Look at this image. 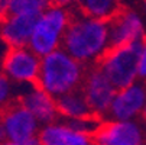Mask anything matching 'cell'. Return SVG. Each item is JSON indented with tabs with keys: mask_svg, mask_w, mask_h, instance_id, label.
<instances>
[{
	"mask_svg": "<svg viewBox=\"0 0 146 145\" xmlns=\"http://www.w3.org/2000/svg\"><path fill=\"white\" fill-rule=\"evenodd\" d=\"M54 99H55L58 115L64 116L67 119H82V118L100 116L91 110V108L88 106V103L84 97V93L81 92L80 87Z\"/></svg>",
	"mask_w": 146,
	"mask_h": 145,
	"instance_id": "14",
	"label": "cell"
},
{
	"mask_svg": "<svg viewBox=\"0 0 146 145\" xmlns=\"http://www.w3.org/2000/svg\"><path fill=\"white\" fill-rule=\"evenodd\" d=\"M146 103V83H133L132 86L119 90L111 102L109 116L113 120H132L140 116Z\"/></svg>",
	"mask_w": 146,
	"mask_h": 145,
	"instance_id": "10",
	"label": "cell"
},
{
	"mask_svg": "<svg viewBox=\"0 0 146 145\" xmlns=\"http://www.w3.org/2000/svg\"><path fill=\"white\" fill-rule=\"evenodd\" d=\"M0 125L6 141L23 142L38 136L39 122L17 99L0 109Z\"/></svg>",
	"mask_w": 146,
	"mask_h": 145,
	"instance_id": "7",
	"label": "cell"
},
{
	"mask_svg": "<svg viewBox=\"0 0 146 145\" xmlns=\"http://www.w3.org/2000/svg\"><path fill=\"white\" fill-rule=\"evenodd\" d=\"M0 145H40L38 136L35 138H31L28 141H23V142H16V141H3V142H0Z\"/></svg>",
	"mask_w": 146,
	"mask_h": 145,
	"instance_id": "19",
	"label": "cell"
},
{
	"mask_svg": "<svg viewBox=\"0 0 146 145\" xmlns=\"http://www.w3.org/2000/svg\"><path fill=\"white\" fill-rule=\"evenodd\" d=\"M90 141L96 145H146L143 128L133 120H103Z\"/></svg>",
	"mask_w": 146,
	"mask_h": 145,
	"instance_id": "8",
	"label": "cell"
},
{
	"mask_svg": "<svg viewBox=\"0 0 146 145\" xmlns=\"http://www.w3.org/2000/svg\"><path fill=\"white\" fill-rule=\"evenodd\" d=\"M51 6V0H0V17L20 13H42Z\"/></svg>",
	"mask_w": 146,
	"mask_h": 145,
	"instance_id": "16",
	"label": "cell"
},
{
	"mask_svg": "<svg viewBox=\"0 0 146 145\" xmlns=\"http://www.w3.org/2000/svg\"><path fill=\"white\" fill-rule=\"evenodd\" d=\"M143 2H145V3H146V0H143Z\"/></svg>",
	"mask_w": 146,
	"mask_h": 145,
	"instance_id": "23",
	"label": "cell"
},
{
	"mask_svg": "<svg viewBox=\"0 0 146 145\" xmlns=\"http://www.w3.org/2000/svg\"><path fill=\"white\" fill-rule=\"evenodd\" d=\"M13 83L0 71V108H5L6 105H9L10 102H13L16 97L13 96L15 90H13Z\"/></svg>",
	"mask_w": 146,
	"mask_h": 145,
	"instance_id": "17",
	"label": "cell"
},
{
	"mask_svg": "<svg viewBox=\"0 0 146 145\" xmlns=\"http://www.w3.org/2000/svg\"><path fill=\"white\" fill-rule=\"evenodd\" d=\"M70 22L61 39V47L80 63L93 61L107 45V22L81 15L74 6L68 9Z\"/></svg>",
	"mask_w": 146,
	"mask_h": 145,
	"instance_id": "1",
	"label": "cell"
},
{
	"mask_svg": "<svg viewBox=\"0 0 146 145\" xmlns=\"http://www.w3.org/2000/svg\"><path fill=\"white\" fill-rule=\"evenodd\" d=\"M80 89L84 93L88 106L94 113L103 118L109 115L111 102L117 90L98 67H96L94 64H91L90 67L86 65L84 77H82Z\"/></svg>",
	"mask_w": 146,
	"mask_h": 145,
	"instance_id": "6",
	"label": "cell"
},
{
	"mask_svg": "<svg viewBox=\"0 0 146 145\" xmlns=\"http://www.w3.org/2000/svg\"><path fill=\"white\" fill-rule=\"evenodd\" d=\"M145 125H146V122H145ZM145 141H146V129H145Z\"/></svg>",
	"mask_w": 146,
	"mask_h": 145,
	"instance_id": "22",
	"label": "cell"
},
{
	"mask_svg": "<svg viewBox=\"0 0 146 145\" xmlns=\"http://www.w3.org/2000/svg\"><path fill=\"white\" fill-rule=\"evenodd\" d=\"M107 31L109 38L106 47H123L132 44L145 33L140 19L126 6L107 22Z\"/></svg>",
	"mask_w": 146,
	"mask_h": 145,
	"instance_id": "11",
	"label": "cell"
},
{
	"mask_svg": "<svg viewBox=\"0 0 146 145\" xmlns=\"http://www.w3.org/2000/svg\"><path fill=\"white\" fill-rule=\"evenodd\" d=\"M0 68L13 84L35 86L40 68V57L29 47H9L2 57Z\"/></svg>",
	"mask_w": 146,
	"mask_h": 145,
	"instance_id": "5",
	"label": "cell"
},
{
	"mask_svg": "<svg viewBox=\"0 0 146 145\" xmlns=\"http://www.w3.org/2000/svg\"><path fill=\"white\" fill-rule=\"evenodd\" d=\"M0 109H2V108H0Z\"/></svg>",
	"mask_w": 146,
	"mask_h": 145,
	"instance_id": "24",
	"label": "cell"
},
{
	"mask_svg": "<svg viewBox=\"0 0 146 145\" xmlns=\"http://www.w3.org/2000/svg\"><path fill=\"white\" fill-rule=\"evenodd\" d=\"M70 22L68 9L49 7L39 16L29 41V48L40 58L54 52L61 45L62 35Z\"/></svg>",
	"mask_w": 146,
	"mask_h": 145,
	"instance_id": "4",
	"label": "cell"
},
{
	"mask_svg": "<svg viewBox=\"0 0 146 145\" xmlns=\"http://www.w3.org/2000/svg\"><path fill=\"white\" fill-rule=\"evenodd\" d=\"M74 7L87 17L109 22L123 10L124 5L120 0H74Z\"/></svg>",
	"mask_w": 146,
	"mask_h": 145,
	"instance_id": "15",
	"label": "cell"
},
{
	"mask_svg": "<svg viewBox=\"0 0 146 145\" xmlns=\"http://www.w3.org/2000/svg\"><path fill=\"white\" fill-rule=\"evenodd\" d=\"M70 3H74V0H51L49 7H64L68 6Z\"/></svg>",
	"mask_w": 146,
	"mask_h": 145,
	"instance_id": "20",
	"label": "cell"
},
{
	"mask_svg": "<svg viewBox=\"0 0 146 145\" xmlns=\"http://www.w3.org/2000/svg\"><path fill=\"white\" fill-rule=\"evenodd\" d=\"M137 76L142 80H146V33L143 35V47L139 57V64H137Z\"/></svg>",
	"mask_w": 146,
	"mask_h": 145,
	"instance_id": "18",
	"label": "cell"
},
{
	"mask_svg": "<svg viewBox=\"0 0 146 145\" xmlns=\"http://www.w3.org/2000/svg\"><path fill=\"white\" fill-rule=\"evenodd\" d=\"M143 35L140 39L127 45L106 47L93 59V64L106 74L117 92L132 86L137 77V64L143 47Z\"/></svg>",
	"mask_w": 146,
	"mask_h": 145,
	"instance_id": "3",
	"label": "cell"
},
{
	"mask_svg": "<svg viewBox=\"0 0 146 145\" xmlns=\"http://www.w3.org/2000/svg\"><path fill=\"white\" fill-rule=\"evenodd\" d=\"M16 99L36 118L39 123L48 125V123L55 122L59 116L55 106V99L49 93L38 87L31 86L28 90L20 93Z\"/></svg>",
	"mask_w": 146,
	"mask_h": 145,
	"instance_id": "12",
	"label": "cell"
},
{
	"mask_svg": "<svg viewBox=\"0 0 146 145\" xmlns=\"http://www.w3.org/2000/svg\"><path fill=\"white\" fill-rule=\"evenodd\" d=\"M86 65L64 49H56L40 58L38 81L33 87L58 97L80 87L84 77Z\"/></svg>",
	"mask_w": 146,
	"mask_h": 145,
	"instance_id": "2",
	"label": "cell"
},
{
	"mask_svg": "<svg viewBox=\"0 0 146 145\" xmlns=\"http://www.w3.org/2000/svg\"><path fill=\"white\" fill-rule=\"evenodd\" d=\"M145 83H146V80H145ZM140 118H142L143 122H146V103H145V108H143V110L140 113Z\"/></svg>",
	"mask_w": 146,
	"mask_h": 145,
	"instance_id": "21",
	"label": "cell"
},
{
	"mask_svg": "<svg viewBox=\"0 0 146 145\" xmlns=\"http://www.w3.org/2000/svg\"><path fill=\"white\" fill-rule=\"evenodd\" d=\"M42 13H20L0 17V41L9 47H29V41Z\"/></svg>",
	"mask_w": 146,
	"mask_h": 145,
	"instance_id": "9",
	"label": "cell"
},
{
	"mask_svg": "<svg viewBox=\"0 0 146 145\" xmlns=\"http://www.w3.org/2000/svg\"><path fill=\"white\" fill-rule=\"evenodd\" d=\"M40 145H88L90 136L74 131L67 123H48L38 132Z\"/></svg>",
	"mask_w": 146,
	"mask_h": 145,
	"instance_id": "13",
	"label": "cell"
}]
</instances>
